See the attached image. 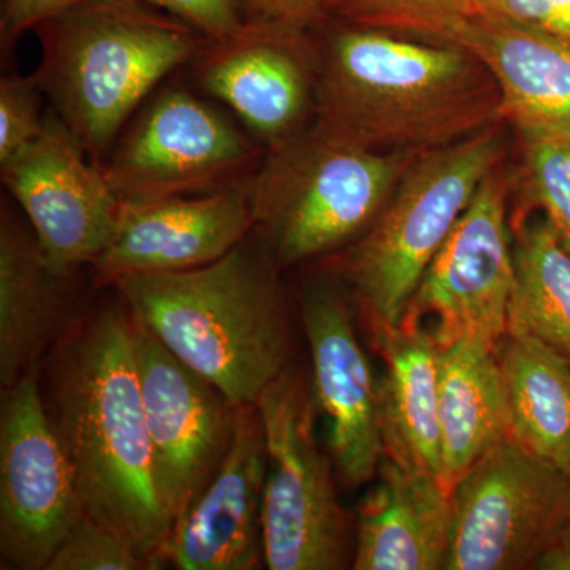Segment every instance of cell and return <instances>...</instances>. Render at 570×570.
Instances as JSON below:
<instances>
[{"label":"cell","mask_w":570,"mask_h":570,"mask_svg":"<svg viewBox=\"0 0 570 570\" xmlns=\"http://www.w3.org/2000/svg\"><path fill=\"white\" fill-rule=\"evenodd\" d=\"M41 396L86 515L119 535L149 569L163 568L171 521L154 485L126 303L71 326L52 348Z\"/></svg>","instance_id":"6da1fadb"},{"label":"cell","mask_w":570,"mask_h":570,"mask_svg":"<svg viewBox=\"0 0 570 570\" xmlns=\"http://www.w3.org/2000/svg\"><path fill=\"white\" fill-rule=\"evenodd\" d=\"M504 121L493 75L453 43L337 20L317 43L316 122L381 153L423 154Z\"/></svg>","instance_id":"7a4b0ae2"},{"label":"cell","mask_w":570,"mask_h":570,"mask_svg":"<svg viewBox=\"0 0 570 570\" xmlns=\"http://www.w3.org/2000/svg\"><path fill=\"white\" fill-rule=\"evenodd\" d=\"M279 272L261 239L213 264L122 277L134 318L234 406L255 404L291 366L292 330Z\"/></svg>","instance_id":"3957f363"},{"label":"cell","mask_w":570,"mask_h":570,"mask_svg":"<svg viewBox=\"0 0 570 570\" xmlns=\"http://www.w3.org/2000/svg\"><path fill=\"white\" fill-rule=\"evenodd\" d=\"M36 31L41 89L96 159L149 92L193 62L208 40L145 0H88Z\"/></svg>","instance_id":"277c9868"},{"label":"cell","mask_w":570,"mask_h":570,"mask_svg":"<svg viewBox=\"0 0 570 570\" xmlns=\"http://www.w3.org/2000/svg\"><path fill=\"white\" fill-rule=\"evenodd\" d=\"M417 156L373 151L317 122L268 149L246 193L254 228L277 268L305 264L358 239Z\"/></svg>","instance_id":"5b68a950"},{"label":"cell","mask_w":570,"mask_h":570,"mask_svg":"<svg viewBox=\"0 0 570 570\" xmlns=\"http://www.w3.org/2000/svg\"><path fill=\"white\" fill-rule=\"evenodd\" d=\"M502 157L498 124L412 160L387 205L341 262L340 275L366 326L400 324L428 266Z\"/></svg>","instance_id":"8992f818"},{"label":"cell","mask_w":570,"mask_h":570,"mask_svg":"<svg viewBox=\"0 0 570 570\" xmlns=\"http://www.w3.org/2000/svg\"><path fill=\"white\" fill-rule=\"evenodd\" d=\"M268 466L264 491L265 566L340 570L348 562V517L337 498L335 464L318 444L313 390L294 366L257 401Z\"/></svg>","instance_id":"52a82bcc"},{"label":"cell","mask_w":570,"mask_h":570,"mask_svg":"<svg viewBox=\"0 0 570 570\" xmlns=\"http://www.w3.org/2000/svg\"><path fill=\"white\" fill-rule=\"evenodd\" d=\"M445 570L538 568L568 538L570 478L509 439L450 493Z\"/></svg>","instance_id":"ba28073f"},{"label":"cell","mask_w":570,"mask_h":570,"mask_svg":"<svg viewBox=\"0 0 570 570\" xmlns=\"http://www.w3.org/2000/svg\"><path fill=\"white\" fill-rule=\"evenodd\" d=\"M264 159L217 108L168 86L99 165L121 204H137L246 187Z\"/></svg>","instance_id":"9c48e42d"},{"label":"cell","mask_w":570,"mask_h":570,"mask_svg":"<svg viewBox=\"0 0 570 570\" xmlns=\"http://www.w3.org/2000/svg\"><path fill=\"white\" fill-rule=\"evenodd\" d=\"M510 190L512 179L499 164L480 183L409 299L401 322L422 324L425 317L436 318L433 335L439 347L463 340L498 347L508 333L515 287Z\"/></svg>","instance_id":"30bf717a"},{"label":"cell","mask_w":570,"mask_h":570,"mask_svg":"<svg viewBox=\"0 0 570 570\" xmlns=\"http://www.w3.org/2000/svg\"><path fill=\"white\" fill-rule=\"evenodd\" d=\"M82 515L73 471L48 417L36 371L2 390V569L47 570L52 554Z\"/></svg>","instance_id":"8fae6325"},{"label":"cell","mask_w":570,"mask_h":570,"mask_svg":"<svg viewBox=\"0 0 570 570\" xmlns=\"http://www.w3.org/2000/svg\"><path fill=\"white\" fill-rule=\"evenodd\" d=\"M132 326L154 485L174 527L223 464L234 439L236 406L137 318Z\"/></svg>","instance_id":"7c38bea8"},{"label":"cell","mask_w":570,"mask_h":570,"mask_svg":"<svg viewBox=\"0 0 570 570\" xmlns=\"http://www.w3.org/2000/svg\"><path fill=\"white\" fill-rule=\"evenodd\" d=\"M195 80L232 108L266 151L307 129L317 108V43L309 29L246 20L206 40L193 61Z\"/></svg>","instance_id":"4fadbf2b"},{"label":"cell","mask_w":570,"mask_h":570,"mask_svg":"<svg viewBox=\"0 0 570 570\" xmlns=\"http://www.w3.org/2000/svg\"><path fill=\"white\" fill-rule=\"evenodd\" d=\"M58 112H48L43 132L9 163L2 181L20 204L52 268L73 275L92 265L110 243L121 200L99 164Z\"/></svg>","instance_id":"5bb4252c"},{"label":"cell","mask_w":570,"mask_h":570,"mask_svg":"<svg viewBox=\"0 0 570 570\" xmlns=\"http://www.w3.org/2000/svg\"><path fill=\"white\" fill-rule=\"evenodd\" d=\"M303 326L313 360L314 403L325 415L326 452L347 489L371 482L384 459L381 389L356 335L351 305L335 277L309 281Z\"/></svg>","instance_id":"9a60e30c"},{"label":"cell","mask_w":570,"mask_h":570,"mask_svg":"<svg viewBox=\"0 0 570 570\" xmlns=\"http://www.w3.org/2000/svg\"><path fill=\"white\" fill-rule=\"evenodd\" d=\"M268 449L257 403L236 406L230 449L214 478L174 521L165 560L179 570H254L265 564Z\"/></svg>","instance_id":"2e32d148"},{"label":"cell","mask_w":570,"mask_h":570,"mask_svg":"<svg viewBox=\"0 0 570 570\" xmlns=\"http://www.w3.org/2000/svg\"><path fill=\"white\" fill-rule=\"evenodd\" d=\"M254 230L246 187L122 204L118 225L94 262L96 283L186 272L219 261Z\"/></svg>","instance_id":"e0dca14e"},{"label":"cell","mask_w":570,"mask_h":570,"mask_svg":"<svg viewBox=\"0 0 570 570\" xmlns=\"http://www.w3.org/2000/svg\"><path fill=\"white\" fill-rule=\"evenodd\" d=\"M448 43L485 63L504 121L570 137V37L504 18L469 14Z\"/></svg>","instance_id":"ac0fdd59"},{"label":"cell","mask_w":570,"mask_h":570,"mask_svg":"<svg viewBox=\"0 0 570 570\" xmlns=\"http://www.w3.org/2000/svg\"><path fill=\"white\" fill-rule=\"evenodd\" d=\"M71 275L52 268L31 225L0 220V385L39 371L71 330Z\"/></svg>","instance_id":"d6986e66"},{"label":"cell","mask_w":570,"mask_h":570,"mask_svg":"<svg viewBox=\"0 0 570 570\" xmlns=\"http://www.w3.org/2000/svg\"><path fill=\"white\" fill-rule=\"evenodd\" d=\"M450 524L452 501L438 478L382 459L356 510L352 569H444Z\"/></svg>","instance_id":"ffe728a7"},{"label":"cell","mask_w":570,"mask_h":570,"mask_svg":"<svg viewBox=\"0 0 570 570\" xmlns=\"http://www.w3.org/2000/svg\"><path fill=\"white\" fill-rule=\"evenodd\" d=\"M385 362L381 389V431L384 459L439 479V376L441 347L422 324L367 326Z\"/></svg>","instance_id":"44dd1931"},{"label":"cell","mask_w":570,"mask_h":570,"mask_svg":"<svg viewBox=\"0 0 570 570\" xmlns=\"http://www.w3.org/2000/svg\"><path fill=\"white\" fill-rule=\"evenodd\" d=\"M439 428V482L450 494L469 469L512 439V414L497 347L479 340L441 347Z\"/></svg>","instance_id":"7402d4cb"},{"label":"cell","mask_w":570,"mask_h":570,"mask_svg":"<svg viewBox=\"0 0 570 570\" xmlns=\"http://www.w3.org/2000/svg\"><path fill=\"white\" fill-rule=\"evenodd\" d=\"M497 355L513 441L570 478V363L523 333H505Z\"/></svg>","instance_id":"603a6c76"},{"label":"cell","mask_w":570,"mask_h":570,"mask_svg":"<svg viewBox=\"0 0 570 570\" xmlns=\"http://www.w3.org/2000/svg\"><path fill=\"white\" fill-rule=\"evenodd\" d=\"M510 228L515 287L508 332L535 337L570 363V254L542 216L513 213Z\"/></svg>","instance_id":"cb8c5ba5"},{"label":"cell","mask_w":570,"mask_h":570,"mask_svg":"<svg viewBox=\"0 0 570 570\" xmlns=\"http://www.w3.org/2000/svg\"><path fill=\"white\" fill-rule=\"evenodd\" d=\"M521 164L519 212L539 209L570 254V137L538 129H517Z\"/></svg>","instance_id":"d4e9b609"},{"label":"cell","mask_w":570,"mask_h":570,"mask_svg":"<svg viewBox=\"0 0 570 570\" xmlns=\"http://www.w3.org/2000/svg\"><path fill=\"white\" fill-rule=\"evenodd\" d=\"M471 0H330L328 17L400 36L448 43Z\"/></svg>","instance_id":"484cf974"},{"label":"cell","mask_w":570,"mask_h":570,"mask_svg":"<svg viewBox=\"0 0 570 570\" xmlns=\"http://www.w3.org/2000/svg\"><path fill=\"white\" fill-rule=\"evenodd\" d=\"M47 570H151L119 535L91 517L71 528Z\"/></svg>","instance_id":"4316f807"},{"label":"cell","mask_w":570,"mask_h":570,"mask_svg":"<svg viewBox=\"0 0 570 570\" xmlns=\"http://www.w3.org/2000/svg\"><path fill=\"white\" fill-rule=\"evenodd\" d=\"M41 89L36 73L7 75L0 81V164L9 163L45 129Z\"/></svg>","instance_id":"83f0119b"},{"label":"cell","mask_w":570,"mask_h":570,"mask_svg":"<svg viewBox=\"0 0 570 570\" xmlns=\"http://www.w3.org/2000/svg\"><path fill=\"white\" fill-rule=\"evenodd\" d=\"M178 18L208 40L225 39L246 22L242 0H145Z\"/></svg>","instance_id":"f1b7e54d"},{"label":"cell","mask_w":570,"mask_h":570,"mask_svg":"<svg viewBox=\"0 0 570 570\" xmlns=\"http://www.w3.org/2000/svg\"><path fill=\"white\" fill-rule=\"evenodd\" d=\"M471 14L504 18L570 37V0H471Z\"/></svg>","instance_id":"f546056e"},{"label":"cell","mask_w":570,"mask_h":570,"mask_svg":"<svg viewBox=\"0 0 570 570\" xmlns=\"http://www.w3.org/2000/svg\"><path fill=\"white\" fill-rule=\"evenodd\" d=\"M85 2L88 0H3L0 14L3 50L17 43L26 32L36 31L45 21Z\"/></svg>","instance_id":"4dcf8cb0"},{"label":"cell","mask_w":570,"mask_h":570,"mask_svg":"<svg viewBox=\"0 0 570 570\" xmlns=\"http://www.w3.org/2000/svg\"><path fill=\"white\" fill-rule=\"evenodd\" d=\"M330 0H242L246 20L313 29L328 17Z\"/></svg>","instance_id":"1f68e13d"},{"label":"cell","mask_w":570,"mask_h":570,"mask_svg":"<svg viewBox=\"0 0 570 570\" xmlns=\"http://www.w3.org/2000/svg\"><path fill=\"white\" fill-rule=\"evenodd\" d=\"M568 535H569V542H570V523H569V531H568Z\"/></svg>","instance_id":"d6a6232c"}]
</instances>
